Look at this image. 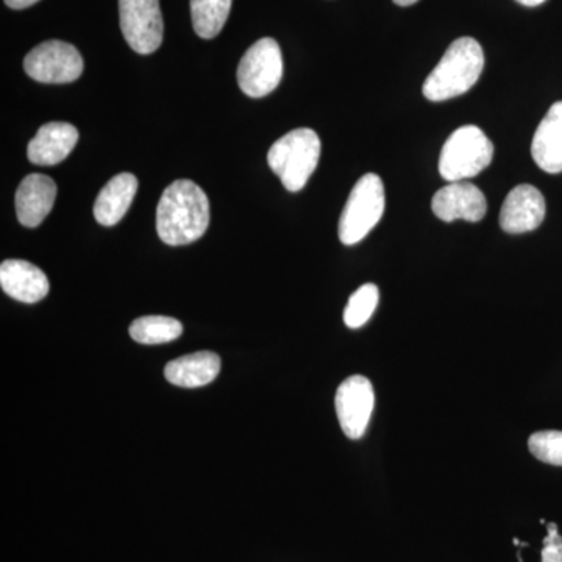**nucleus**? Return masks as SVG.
I'll return each mask as SVG.
<instances>
[{"label":"nucleus","mask_w":562,"mask_h":562,"mask_svg":"<svg viewBox=\"0 0 562 562\" xmlns=\"http://www.w3.org/2000/svg\"><path fill=\"white\" fill-rule=\"evenodd\" d=\"M7 7L13 10H24L29 9V7L35 5L40 0H3Z\"/></svg>","instance_id":"obj_22"},{"label":"nucleus","mask_w":562,"mask_h":562,"mask_svg":"<svg viewBox=\"0 0 562 562\" xmlns=\"http://www.w3.org/2000/svg\"><path fill=\"white\" fill-rule=\"evenodd\" d=\"M380 302V291L376 284L368 283L358 288L353 294L350 295L349 303L344 310V322L347 327L355 330L361 328L375 313L376 306Z\"/></svg>","instance_id":"obj_20"},{"label":"nucleus","mask_w":562,"mask_h":562,"mask_svg":"<svg viewBox=\"0 0 562 562\" xmlns=\"http://www.w3.org/2000/svg\"><path fill=\"white\" fill-rule=\"evenodd\" d=\"M494 158V144L475 125L458 128L446 140L439 157V173L449 183L472 179Z\"/></svg>","instance_id":"obj_4"},{"label":"nucleus","mask_w":562,"mask_h":562,"mask_svg":"<svg viewBox=\"0 0 562 562\" xmlns=\"http://www.w3.org/2000/svg\"><path fill=\"white\" fill-rule=\"evenodd\" d=\"M419 2V0H394V3L401 7H409L414 5V3Z\"/></svg>","instance_id":"obj_24"},{"label":"nucleus","mask_w":562,"mask_h":562,"mask_svg":"<svg viewBox=\"0 0 562 562\" xmlns=\"http://www.w3.org/2000/svg\"><path fill=\"white\" fill-rule=\"evenodd\" d=\"M210 225V202L191 180H177L162 192L157 209V232L168 246H188L205 235Z\"/></svg>","instance_id":"obj_1"},{"label":"nucleus","mask_w":562,"mask_h":562,"mask_svg":"<svg viewBox=\"0 0 562 562\" xmlns=\"http://www.w3.org/2000/svg\"><path fill=\"white\" fill-rule=\"evenodd\" d=\"M532 457L547 464L562 465V431H538L528 439Z\"/></svg>","instance_id":"obj_21"},{"label":"nucleus","mask_w":562,"mask_h":562,"mask_svg":"<svg viewBox=\"0 0 562 562\" xmlns=\"http://www.w3.org/2000/svg\"><path fill=\"white\" fill-rule=\"evenodd\" d=\"M79 140V131L68 122H49L29 143V160L36 166H55L69 157Z\"/></svg>","instance_id":"obj_14"},{"label":"nucleus","mask_w":562,"mask_h":562,"mask_svg":"<svg viewBox=\"0 0 562 562\" xmlns=\"http://www.w3.org/2000/svg\"><path fill=\"white\" fill-rule=\"evenodd\" d=\"M283 79V55L272 38L257 41L238 66V83L244 94L261 99L271 94Z\"/></svg>","instance_id":"obj_6"},{"label":"nucleus","mask_w":562,"mask_h":562,"mask_svg":"<svg viewBox=\"0 0 562 562\" xmlns=\"http://www.w3.org/2000/svg\"><path fill=\"white\" fill-rule=\"evenodd\" d=\"M517 2L522 3L525 7H538L546 2V0H517Z\"/></svg>","instance_id":"obj_23"},{"label":"nucleus","mask_w":562,"mask_h":562,"mask_svg":"<svg viewBox=\"0 0 562 562\" xmlns=\"http://www.w3.org/2000/svg\"><path fill=\"white\" fill-rule=\"evenodd\" d=\"M128 333H131L133 341L155 346V344H166L179 339L183 333V325L173 317L144 316L133 322Z\"/></svg>","instance_id":"obj_19"},{"label":"nucleus","mask_w":562,"mask_h":562,"mask_svg":"<svg viewBox=\"0 0 562 562\" xmlns=\"http://www.w3.org/2000/svg\"><path fill=\"white\" fill-rule=\"evenodd\" d=\"M120 20L124 38L136 54L160 49L165 31L160 0H120Z\"/></svg>","instance_id":"obj_8"},{"label":"nucleus","mask_w":562,"mask_h":562,"mask_svg":"<svg viewBox=\"0 0 562 562\" xmlns=\"http://www.w3.org/2000/svg\"><path fill=\"white\" fill-rule=\"evenodd\" d=\"M57 184L44 173H31L16 191V216L24 227H38L54 209Z\"/></svg>","instance_id":"obj_12"},{"label":"nucleus","mask_w":562,"mask_h":562,"mask_svg":"<svg viewBox=\"0 0 562 562\" xmlns=\"http://www.w3.org/2000/svg\"><path fill=\"white\" fill-rule=\"evenodd\" d=\"M375 394L371 380L351 375L344 380L336 392V416L344 435L349 439H361L371 422Z\"/></svg>","instance_id":"obj_9"},{"label":"nucleus","mask_w":562,"mask_h":562,"mask_svg":"<svg viewBox=\"0 0 562 562\" xmlns=\"http://www.w3.org/2000/svg\"><path fill=\"white\" fill-rule=\"evenodd\" d=\"M531 155L543 172H562V102L553 103L539 124L531 143Z\"/></svg>","instance_id":"obj_15"},{"label":"nucleus","mask_w":562,"mask_h":562,"mask_svg":"<svg viewBox=\"0 0 562 562\" xmlns=\"http://www.w3.org/2000/svg\"><path fill=\"white\" fill-rule=\"evenodd\" d=\"M24 69L40 83H72L83 72V58L72 44L52 40L29 52Z\"/></svg>","instance_id":"obj_7"},{"label":"nucleus","mask_w":562,"mask_h":562,"mask_svg":"<svg viewBox=\"0 0 562 562\" xmlns=\"http://www.w3.org/2000/svg\"><path fill=\"white\" fill-rule=\"evenodd\" d=\"M546 199L538 188L519 184L514 188L501 211V227L509 235H522L536 231L546 220Z\"/></svg>","instance_id":"obj_10"},{"label":"nucleus","mask_w":562,"mask_h":562,"mask_svg":"<svg viewBox=\"0 0 562 562\" xmlns=\"http://www.w3.org/2000/svg\"><path fill=\"white\" fill-rule=\"evenodd\" d=\"M321 158V139L312 128H297L281 136L268 154V162L288 191L297 192L308 183Z\"/></svg>","instance_id":"obj_3"},{"label":"nucleus","mask_w":562,"mask_h":562,"mask_svg":"<svg viewBox=\"0 0 562 562\" xmlns=\"http://www.w3.org/2000/svg\"><path fill=\"white\" fill-rule=\"evenodd\" d=\"M233 0H191L192 27L203 40L220 35L231 14Z\"/></svg>","instance_id":"obj_18"},{"label":"nucleus","mask_w":562,"mask_h":562,"mask_svg":"<svg viewBox=\"0 0 562 562\" xmlns=\"http://www.w3.org/2000/svg\"><path fill=\"white\" fill-rule=\"evenodd\" d=\"M384 184L376 173H364L355 184L339 220V239L346 246L362 241L384 214Z\"/></svg>","instance_id":"obj_5"},{"label":"nucleus","mask_w":562,"mask_h":562,"mask_svg":"<svg viewBox=\"0 0 562 562\" xmlns=\"http://www.w3.org/2000/svg\"><path fill=\"white\" fill-rule=\"evenodd\" d=\"M138 191V179L131 172H122L102 188L94 203L95 221L105 227L120 224L131 209Z\"/></svg>","instance_id":"obj_16"},{"label":"nucleus","mask_w":562,"mask_h":562,"mask_svg":"<svg viewBox=\"0 0 562 562\" xmlns=\"http://www.w3.org/2000/svg\"><path fill=\"white\" fill-rule=\"evenodd\" d=\"M0 286L22 303H38L49 294V280L38 266L24 260H7L0 265Z\"/></svg>","instance_id":"obj_13"},{"label":"nucleus","mask_w":562,"mask_h":562,"mask_svg":"<svg viewBox=\"0 0 562 562\" xmlns=\"http://www.w3.org/2000/svg\"><path fill=\"white\" fill-rule=\"evenodd\" d=\"M484 69V54L479 41L460 38L449 49L424 83V95L431 102L449 101L465 94L479 81Z\"/></svg>","instance_id":"obj_2"},{"label":"nucleus","mask_w":562,"mask_h":562,"mask_svg":"<svg viewBox=\"0 0 562 562\" xmlns=\"http://www.w3.org/2000/svg\"><path fill=\"white\" fill-rule=\"evenodd\" d=\"M431 209L443 222H480L486 216L487 203L479 187L468 181H454L436 192Z\"/></svg>","instance_id":"obj_11"},{"label":"nucleus","mask_w":562,"mask_h":562,"mask_svg":"<svg viewBox=\"0 0 562 562\" xmlns=\"http://www.w3.org/2000/svg\"><path fill=\"white\" fill-rule=\"evenodd\" d=\"M221 372V358L213 351H198L177 358L165 368L169 383L180 387H202L213 383Z\"/></svg>","instance_id":"obj_17"}]
</instances>
